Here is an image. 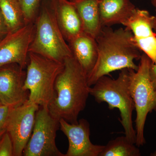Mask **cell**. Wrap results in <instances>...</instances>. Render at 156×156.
<instances>
[{
  "mask_svg": "<svg viewBox=\"0 0 156 156\" xmlns=\"http://www.w3.org/2000/svg\"><path fill=\"white\" fill-rule=\"evenodd\" d=\"M98 57L96 64L88 76L91 87L101 77L125 69L136 71L134 60L140 59V51L134 44L131 31L125 27L113 30L103 27L96 39Z\"/></svg>",
  "mask_w": 156,
  "mask_h": 156,
  "instance_id": "6da1fadb",
  "label": "cell"
},
{
  "mask_svg": "<svg viewBox=\"0 0 156 156\" xmlns=\"http://www.w3.org/2000/svg\"><path fill=\"white\" fill-rule=\"evenodd\" d=\"M90 88L88 75L73 56L66 59L55 82V95L48 106L50 114L58 120L76 123L86 106Z\"/></svg>",
  "mask_w": 156,
  "mask_h": 156,
  "instance_id": "7a4b0ae2",
  "label": "cell"
},
{
  "mask_svg": "<svg viewBox=\"0 0 156 156\" xmlns=\"http://www.w3.org/2000/svg\"><path fill=\"white\" fill-rule=\"evenodd\" d=\"M89 92L98 103L106 102L110 109L117 108L119 110L120 122L125 136L135 144L136 131L132 121L135 106L130 91L129 69L122 70L116 79L107 76L101 77L93 87H90Z\"/></svg>",
  "mask_w": 156,
  "mask_h": 156,
  "instance_id": "3957f363",
  "label": "cell"
},
{
  "mask_svg": "<svg viewBox=\"0 0 156 156\" xmlns=\"http://www.w3.org/2000/svg\"><path fill=\"white\" fill-rule=\"evenodd\" d=\"M55 1L42 0L35 21L34 35L29 52L64 63L66 59L72 56V54L57 23Z\"/></svg>",
  "mask_w": 156,
  "mask_h": 156,
  "instance_id": "277c9868",
  "label": "cell"
},
{
  "mask_svg": "<svg viewBox=\"0 0 156 156\" xmlns=\"http://www.w3.org/2000/svg\"><path fill=\"white\" fill-rule=\"evenodd\" d=\"M140 61L137 70L129 69L130 91L136 114L135 130L137 147L146 143L144 129L148 114L156 112V89L150 74L152 61L144 53Z\"/></svg>",
  "mask_w": 156,
  "mask_h": 156,
  "instance_id": "5b68a950",
  "label": "cell"
},
{
  "mask_svg": "<svg viewBox=\"0 0 156 156\" xmlns=\"http://www.w3.org/2000/svg\"><path fill=\"white\" fill-rule=\"evenodd\" d=\"M64 63L29 52L24 88L29 92L28 101L39 106H48L55 95L56 78Z\"/></svg>",
  "mask_w": 156,
  "mask_h": 156,
  "instance_id": "8992f818",
  "label": "cell"
},
{
  "mask_svg": "<svg viewBox=\"0 0 156 156\" xmlns=\"http://www.w3.org/2000/svg\"><path fill=\"white\" fill-rule=\"evenodd\" d=\"M59 120L50 114L48 106L39 108L31 136L23 155L24 156H65L56 146V132Z\"/></svg>",
  "mask_w": 156,
  "mask_h": 156,
  "instance_id": "52a82bcc",
  "label": "cell"
},
{
  "mask_svg": "<svg viewBox=\"0 0 156 156\" xmlns=\"http://www.w3.org/2000/svg\"><path fill=\"white\" fill-rule=\"evenodd\" d=\"M40 106L28 101L11 110L5 127L11 136L14 156H22L30 139Z\"/></svg>",
  "mask_w": 156,
  "mask_h": 156,
  "instance_id": "ba28073f",
  "label": "cell"
},
{
  "mask_svg": "<svg viewBox=\"0 0 156 156\" xmlns=\"http://www.w3.org/2000/svg\"><path fill=\"white\" fill-rule=\"evenodd\" d=\"M34 23L9 33L0 41V68L16 63L25 69L28 62L29 49L34 35Z\"/></svg>",
  "mask_w": 156,
  "mask_h": 156,
  "instance_id": "9c48e42d",
  "label": "cell"
},
{
  "mask_svg": "<svg viewBox=\"0 0 156 156\" xmlns=\"http://www.w3.org/2000/svg\"><path fill=\"white\" fill-rule=\"evenodd\" d=\"M26 71L13 63L0 68V98L4 105L16 107L28 101L29 92L24 88Z\"/></svg>",
  "mask_w": 156,
  "mask_h": 156,
  "instance_id": "30bf717a",
  "label": "cell"
},
{
  "mask_svg": "<svg viewBox=\"0 0 156 156\" xmlns=\"http://www.w3.org/2000/svg\"><path fill=\"white\" fill-rule=\"evenodd\" d=\"M153 17L147 10L136 8L122 25L131 31L137 48L156 64V34L153 27Z\"/></svg>",
  "mask_w": 156,
  "mask_h": 156,
  "instance_id": "8fae6325",
  "label": "cell"
},
{
  "mask_svg": "<svg viewBox=\"0 0 156 156\" xmlns=\"http://www.w3.org/2000/svg\"><path fill=\"white\" fill-rule=\"evenodd\" d=\"M59 128L68 140L69 147L65 156H99L104 146L96 145L90 139V124L81 119L76 123L59 120Z\"/></svg>",
  "mask_w": 156,
  "mask_h": 156,
  "instance_id": "7c38bea8",
  "label": "cell"
},
{
  "mask_svg": "<svg viewBox=\"0 0 156 156\" xmlns=\"http://www.w3.org/2000/svg\"><path fill=\"white\" fill-rule=\"evenodd\" d=\"M55 13L59 28L67 43L84 32L80 15L69 0H56Z\"/></svg>",
  "mask_w": 156,
  "mask_h": 156,
  "instance_id": "4fadbf2b",
  "label": "cell"
},
{
  "mask_svg": "<svg viewBox=\"0 0 156 156\" xmlns=\"http://www.w3.org/2000/svg\"><path fill=\"white\" fill-rule=\"evenodd\" d=\"M68 44L73 57L89 75L94 68L98 57L96 39L83 32Z\"/></svg>",
  "mask_w": 156,
  "mask_h": 156,
  "instance_id": "5bb4252c",
  "label": "cell"
},
{
  "mask_svg": "<svg viewBox=\"0 0 156 156\" xmlns=\"http://www.w3.org/2000/svg\"><path fill=\"white\" fill-rule=\"evenodd\" d=\"M136 8L131 0H99V11L103 27L122 25Z\"/></svg>",
  "mask_w": 156,
  "mask_h": 156,
  "instance_id": "9a60e30c",
  "label": "cell"
},
{
  "mask_svg": "<svg viewBox=\"0 0 156 156\" xmlns=\"http://www.w3.org/2000/svg\"><path fill=\"white\" fill-rule=\"evenodd\" d=\"M77 11L85 33L96 39L102 30L99 0H69Z\"/></svg>",
  "mask_w": 156,
  "mask_h": 156,
  "instance_id": "2e32d148",
  "label": "cell"
},
{
  "mask_svg": "<svg viewBox=\"0 0 156 156\" xmlns=\"http://www.w3.org/2000/svg\"><path fill=\"white\" fill-rule=\"evenodd\" d=\"M0 11L9 33L18 30L26 25L19 0H0Z\"/></svg>",
  "mask_w": 156,
  "mask_h": 156,
  "instance_id": "e0dca14e",
  "label": "cell"
},
{
  "mask_svg": "<svg viewBox=\"0 0 156 156\" xmlns=\"http://www.w3.org/2000/svg\"><path fill=\"white\" fill-rule=\"evenodd\" d=\"M140 151L127 136H121L109 141L99 156H140Z\"/></svg>",
  "mask_w": 156,
  "mask_h": 156,
  "instance_id": "ac0fdd59",
  "label": "cell"
},
{
  "mask_svg": "<svg viewBox=\"0 0 156 156\" xmlns=\"http://www.w3.org/2000/svg\"><path fill=\"white\" fill-rule=\"evenodd\" d=\"M24 15L26 25L34 23L42 0H19Z\"/></svg>",
  "mask_w": 156,
  "mask_h": 156,
  "instance_id": "d6986e66",
  "label": "cell"
},
{
  "mask_svg": "<svg viewBox=\"0 0 156 156\" xmlns=\"http://www.w3.org/2000/svg\"><path fill=\"white\" fill-rule=\"evenodd\" d=\"M0 156H14L13 142L6 130L0 137Z\"/></svg>",
  "mask_w": 156,
  "mask_h": 156,
  "instance_id": "ffe728a7",
  "label": "cell"
},
{
  "mask_svg": "<svg viewBox=\"0 0 156 156\" xmlns=\"http://www.w3.org/2000/svg\"><path fill=\"white\" fill-rule=\"evenodd\" d=\"M14 107L2 105L0 106V130L5 129L9 115Z\"/></svg>",
  "mask_w": 156,
  "mask_h": 156,
  "instance_id": "44dd1931",
  "label": "cell"
},
{
  "mask_svg": "<svg viewBox=\"0 0 156 156\" xmlns=\"http://www.w3.org/2000/svg\"><path fill=\"white\" fill-rule=\"evenodd\" d=\"M8 33V30L5 20L0 11V41Z\"/></svg>",
  "mask_w": 156,
  "mask_h": 156,
  "instance_id": "7402d4cb",
  "label": "cell"
},
{
  "mask_svg": "<svg viewBox=\"0 0 156 156\" xmlns=\"http://www.w3.org/2000/svg\"><path fill=\"white\" fill-rule=\"evenodd\" d=\"M150 74L151 80L154 84V87L156 89V64H154L152 62L150 69Z\"/></svg>",
  "mask_w": 156,
  "mask_h": 156,
  "instance_id": "603a6c76",
  "label": "cell"
},
{
  "mask_svg": "<svg viewBox=\"0 0 156 156\" xmlns=\"http://www.w3.org/2000/svg\"><path fill=\"white\" fill-rule=\"evenodd\" d=\"M153 27L156 34V13L155 15H154L153 17Z\"/></svg>",
  "mask_w": 156,
  "mask_h": 156,
  "instance_id": "cb8c5ba5",
  "label": "cell"
},
{
  "mask_svg": "<svg viewBox=\"0 0 156 156\" xmlns=\"http://www.w3.org/2000/svg\"><path fill=\"white\" fill-rule=\"evenodd\" d=\"M151 3L154 7L156 11V0H151Z\"/></svg>",
  "mask_w": 156,
  "mask_h": 156,
  "instance_id": "d4e9b609",
  "label": "cell"
},
{
  "mask_svg": "<svg viewBox=\"0 0 156 156\" xmlns=\"http://www.w3.org/2000/svg\"><path fill=\"white\" fill-rule=\"evenodd\" d=\"M6 131V129H2V130H0V137L2 136V135L4 134L5 132Z\"/></svg>",
  "mask_w": 156,
  "mask_h": 156,
  "instance_id": "484cf974",
  "label": "cell"
},
{
  "mask_svg": "<svg viewBox=\"0 0 156 156\" xmlns=\"http://www.w3.org/2000/svg\"><path fill=\"white\" fill-rule=\"evenodd\" d=\"M151 156H156V150L154 152L152 153L151 154Z\"/></svg>",
  "mask_w": 156,
  "mask_h": 156,
  "instance_id": "4316f807",
  "label": "cell"
},
{
  "mask_svg": "<svg viewBox=\"0 0 156 156\" xmlns=\"http://www.w3.org/2000/svg\"><path fill=\"white\" fill-rule=\"evenodd\" d=\"M2 105L3 104L2 103V101H1V98H0V106H1V105Z\"/></svg>",
  "mask_w": 156,
  "mask_h": 156,
  "instance_id": "83f0119b",
  "label": "cell"
}]
</instances>
